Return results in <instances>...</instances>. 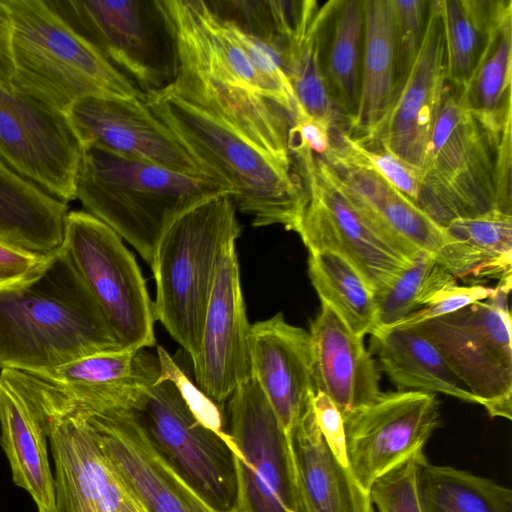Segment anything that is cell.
<instances>
[{"instance_id": "cell-1", "label": "cell", "mask_w": 512, "mask_h": 512, "mask_svg": "<svg viewBox=\"0 0 512 512\" xmlns=\"http://www.w3.org/2000/svg\"><path fill=\"white\" fill-rule=\"evenodd\" d=\"M123 349L62 248L42 273L0 292V369L49 370Z\"/></svg>"}, {"instance_id": "cell-2", "label": "cell", "mask_w": 512, "mask_h": 512, "mask_svg": "<svg viewBox=\"0 0 512 512\" xmlns=\"http://www.w3.org/2000/svg\"><path fill=\"white\" fill-rule=\"evenodd\" d=\"M143 100L204 173L225 187L254 227L282 225L297 232L308 200L294 164L284 163L229 124L189 104L168 87Z\"/></svg>"}, {"instance_id": "cell-3", "label": "cell", "mask_w": 512, "mask_h": 512, "mask_svg": "<svg viewBox=\"0 0 512 512\" xmlns=\"http://www.w3.org/2000/svg\"><path fill=\"white\" fill-rule=\"evenodd\" d=\"M222 194L230 192L206 175L184 174L83 147L76 198L150 266L169 227L189 210Z\"/></svg>"}, {"instance_id": "cell-4", "label": "cell", "mask_w": 512, "mask_h": 512, "mask_svg": "<svg viewBox=\"0 0 512 512\" xmlns=\"http://www.w3.org/2000/svg\"><path fill=\"white\" fill-rule=\"evenodd\" d=\"M12 20V90L67 115L92 96L143 93L47 0H4Z\"/></svg>"}, {"instance_id": "cell-5", "label": "cell", "mask_w": 512, "mask_h": 512, "mask_svg": "<svg viewBox=\"0 0 512 512\" xmlns=\"http://www.w3.org/2000/svg\"><path fill=\"white\" fill-rule=\"evenodd\" d=\"M512 126L486 129L448 85L420 167L445 227L458 217L512 214Z\"/></svg>"}, {"instance_id": "cell-6", "label": "cell", "mask_w": 512, "mask_h": 512, "mask_svg": "<svg viewBox=\"0 0 512 512\" xmlns=\"http://www.w3.org/2000/svg\"><path fill=\"white\" fill-rule=\"evenodd\" d=\"M236 210L229 194L189 210L166 231L150 266L156 283L155 320L191 360L200 348L218 264L240 235Z\"/></svg>"}, {"instance_id": "cell-7", "label": "cell", "mask_w": 512, "mask_h": 512, "mask_svg": "<svg viewBox=\"0 0 512 512\" xmlns=\"http://www.w3.org/2000/svg\"><path fill=\"white\" fill-rule=\"evenodd\" d=\"M126 407L153 443L199 496L217 512H237L236 460L228 433L210 429L191 411L179 388L160 373L158 357L141 353Z\"/></svg>"}, {"instance_id": "cell-8", "label": "cell", "mask_w": 512, "mask_h": 512, "mask_svg": "<svg viewBox=\"0 0 512 512\" xmlns=\"http://www.w3.org/2000/svg\"><path fill=\"white\" fill-rule=\"evenodd\" d=\"M142 93L175 79L178 55L163 0H47Z\"/></svg>"}, {"instance_id": "cell-9", "label": "cell", "mask_w": 512, "mask_h": 512, "mask_svg": "<svg viewBox=\"0 0 512 512\" xmlns=\"http://www.w3.org/2000/svg\"><path fill=\"white\" fill-rule=\"evenodd\" d=\"M61 248L123 349L154 346L155 317L146 282L122 238L87 211L67 213Z\"/></svg>"}, {"instance_id": "cell-10", "label": "cell", "mask_w": 512, "mask_h": 512, "mask_svg": "<svg viewBox=\"0 0 512 512\" xmlns=\"http://www.w3.org/2000/svg\"><path fill=\"white\" fill-rule=\"evenodd\" d=\"M288 150L308 196L296 233L308 252L330 251L345 258L376 296L410 259L352 206L322 158L293 142H288Z\"/></svg>"}, {"instance_id": "cell-11", "label": "cell", "mask_w": 512, "mask_h": 512, "mask_svg": "<svg viewBox=\"0 0 512 512\" xmlns=\"http://www.w3.org/2000/svg\"><path fill=\"white\" fill-rule=\"evenodd\" d=\"M497 288V287H496ZM509 293L416 325L491 417L512 418V346Z\"/></svg>"}, {"instance_id": "cell-12", "label": "cell", "mask_w": 512, "mask_h": 512, "mask_svg": "<svg viewBox=\"0 0 512 512\" xmlns=\"http://www.w3.org/2000/svg\"><path fill=\"white\" fill-rule=\"evenodd\" d=\"M227 404L236 460L237 512H296L287 442L254 378L241 383Z\"/></svg>"}, {"instance_id": "cell-13", "label": "cell", "mask_w": 512, "mask_h": 512, "mask_svg": "<svg viewBox=\"0 0 512 512\" xmlns=\"http://www.w3.org/2000/svg\"><path fill=\"white\" fill-rule=\"evenodd\" d=\"M82 152L67 115L0 84V159L9 168L68 203Z\"/></svg>"}, {"instance_id": "cell-14", "label": "cell", "mask_w": 512, "mask_h": 512, "mask_svg": "<svg viewBox=\"0 0 512 512\" xmlns=\"http://www.w3.org/2000/svg\"><path fill=\"white\" fill-rule=\"evenodd\" d=\"M343 419L348 468L369 493L379 477L424 450L440 426V404L433 393L382 392Z\"/></svg>"}, {"instance_id": "cell-15", "label": "cell", "mask_w": 512, "mask_h": 512, "mask_svg": "<svg viewBox=\"0 0 512 512\" xmlns=\"http://www.w3.org/2000/svg\"><path fill=\"white\" fill-rule=\"evenodd\" d=\"M147 512H217L185 481L124 406L80 415Z\"/></svg>"}, {"instance_id": "cell-16", "label": "cell", "mask_w": 512, "mask_h": 512, "mask_svg": "<svg viewBox=\"0 0 512 512\" xmlns=\"http://www.w3.org/2000/svg\"><path fill=\"white\" fill-rule=\"evenodd\" d=\"M67 117L83 147L103 149L184 174L206 175L149 109L143 95L87 97L77 101Z\"/></svg>"}, {"instance_id": "cell-17", "label": "cell", "mask_w": 512, "mask_h": 512, "mask_svg": "<svg viewBox=\"0 0 512 512\" xmlns=\"http://www.w3.org/2000/svg\"><path fill=\"white\" fill-rule=\"evenodd\" d=\"M40 422L55 466V512H147L81 416L57 415Z\"/></svg>"}, {"instance_id": "cell-18", "label": "cell", "mask_w": 512, "mask_h": 512, "mask_svg": "<svg viewBox=\"0 0 512 512\" xmlns=\"http://www.w3.org/2000/svg\"><path fill=\"white\" fill-rule=\"evenodd\" d=\"M250 330L236 242H232L218 264L200 348L192 360L198 388L221 409L235 389L251 378Z\"/></svg>"}, {"instance_id": "cell-19", "label": "cell", "mask_w": 512, "mask_h": 512, "mask_svg": "<svg viewBox=\"0 0 512 512\" xmlns=\"http://www.w3.org/2000/svg\"><path fill=\"white\" fill-rule=\"evenodd\" d=\"M447 88L439 0H429L420 50L388 115L372 137L420 168ZM358 139V138H357Z\"/></svg>"}, {"instance_id": "cell-20", "label": "cell", "mask_w": 512, "mask_h": 512, "mask_svg": "<svg viewBox=\"0 0 512 512\" xmlns=\"http://www.w3.org/2000/svg\"><path fill=\"white\" fill-rule=\"evenodd\" d=\"M249 354L251 377L273 409L289 451L292 431L316 393L310 334L278 313L251 325Z\"/></svg>"}, {"instance_id": "cell-21", "label": "cell", "mask_w": 512, "mask_h": 512, "mask_svg": "<svg viewBox=\"0 0 512 512\" xmlns=\"http://www.w3.org/2000/svg\"><path fill=\"white\" fill-rule=\"evenodd\" d=\"M340 190L364 219L404 256H440L449 242L437 224L403 193L366 166L331 151L322 158Z\"/></svg>"}, {"instance_id": "cell-22", "label": "cell", "mask_w": 512, "mask_h": 512, "mask_svg": "<svg viewBox=\"0 0 512 512\" xmlns=\"http://www.w3.org/2000/svg\"><path fill=\"white\" fill-rule=\"evenodd\" d=\"M170 91L229 124L278 160L293 164L288 151L292 116L274 100L207 78L178 64Z\"/></svg>"}, {"instance_id": "cell-23", "label": "cell", "mask_w": 512, "mask_h": 512, "mask_svg": "<svg viewBox=\"0 0 512 512\" xmlns=\"http://www.w3.org/2000/svg\"><path fill=\"white\" fill-rule=\"evenodd\" d=\"M309 334L316 391L326 394L343 417L380 396V375L364 337L354 334L331 308L321 304Z\"/></svg>"}, {"instance_id": "cell-24", "label": "cell", "mask_w": 512, "mask_h": 512, "mask_svg": "<svg viewBox=\"0 0 512 512\" xmlns=\"http://www.w3.org/2000/svg\"><path fill=\"white\" fill-rule=\"evenodd\" d=\"M289 457L296 512H374L369 493L325 443L312 405L292 431Z\"/></svg>"}, {"instance_id": "cell-25", "label": "cell", "mask_w": 512, "mask_h": 512, "mask_svg": "<svg viewBox=\"0 0 512 512\" xmlns=\"http://www.w3.org/2000/svg\"><path fill=\"white\" fill-rule=\"evenodd\" d=\"M449 242L437 258L456 278L469 284L495 280L511 291L512 214L500 210L451 220Z\"/></svg>"}, {"instance_id": "cell-26", "label": "cell", "mask_w": 512, "mask_h": 512, "mask_svg": "<svg viewBox=\"0 0 512 512\" xmlns=\"http://www.w3.org/2000/svg\"><path fill=\"white\" fill-rule=\"evenodd\" d=\"M48 437L21 392L0 373V444L14 483L33 498L38 512L56 511L55 477Z\"/></svg>"}, {"instance_id": "cell-27", "label": "cell", "mask_w": 512, "mask_h": 512, "mask_svg": "<svg viewBox=\"0 0 512 512\" xmlns=\"http://www.w3.org/2000/svg\"><path fill=\"white\" fill-rule=\"evenodd\" d=\"M360 97L350 135L373 136L396 100V24L392 0H363Z\"/></svg>"}, {"instance_id": "cell-28", "label": "cell", "mask_w": 512, "mask_h": 512, "mask_svg": "<svg viewBox=\"0 0 512 512\" xmlns=\"http://www.w3.org/2000/svg\"><path fill=\"white\" fill-rule=\"evenodd\" d=\"M370 335L380 368L399 389L442 393L478 404L439 348L415 326H392Z\"/></svg>"}, {"instance_id": "cell-29", "label": "cell", "mask_w": 512, "mask_h": 512, "mask_svg": "<svg viewBox=\"0 0 512 512\" xmlns=\"http://www.w3.org/2000/svg\"><path fill=\"white\" fill-rule=\"evenodd\" d=\"M67 203L17 174L0 159V241L36 253L61 247Z\"/></svg>"}, {"instance_id": "cell-30", "label": "cell", "mask_w": 512, "mask_h": 512, "mask_svg": "<svg viewBox=\"0 0 512 512\" xmlns=\"http://www.w3.org/2000/svg\"><path fill=\"white\" fill-rule=\"evenodd\" d=\"M447 85L462 93L474 74L490 37L511 0H439Z\"/></svg>"}, {"instance_id": "cell-31", "label": "cell", "mask_w": 512, "mask_h": 512, "mask_svg": "<svg viewBox=\"0 0 512 512\" xmlns=\"http://www.w3.org/2000/svg\"><path fill=\"white\" fill-rule=\"evenodd\" d=\"M334 4L335 0L318 4L288 43L283 64L300 111L326 126L330 133H349L330 99L323 67L326 28Z\"/></svg>"}, {"instance_id": "cell-32", "label": "cell", "mask_w": 512, "mask_h": 512, "mask_svg": "<svg viewBox=\"0 0 512 512\" xmlns=\"http://www.w3.org/2000/svg\"><path fill=\"white\" fill-rule=\"evenodd\" d=\"M363 20V0H335L323 47L329 96L349 134L359 106Z\"/></svg>"}, {"instance_id": "cell-33", "label": "cell", "mask_w": 512, "mask_h": 512, "mask_svg": "<svg viewBox=\"0 0 512 512\" xmlns=\"http://www.w3.org/2000/svg\"><path fill=\"white\" fill-rule=\"evenodd\" d=\"M512 12L495 27L465 90L460 93L489 131L499 134L512 125Z\"/></svg>"}, {"instance_id": "cell-34", "label": "cell", "mask_w": 512, "mask_h": 512, "mask_svg": "<svg viewBox=\"0 0 512 512\" xmlns=\"http://www.w3.org/2000/svg\"><path fill=\"white\" fill-rule=\"evenodd\" d=\"M423 512H512V491L490 479L450 466L418 462Z\"/></svg>"}, {"instance_id": "cell-35", "label": "cell", "mask_w": 512, "mask_h": 512, "mask_svg": "<svg viewBox=\"0 0 512 512\" xmlns=\"http://www.w3.org/2000/svg\"><path fill=\"white\" fill-rule=\"evenodd\" d=\"M308 274L321 304L331 308L354 334L364 337L374 331L375 293L350 262L330 251L309 252Z\"/></svg>"}, {"instance_id": "cell-36", "label": "cell", "mask_w": 512, "mask_h": 512, "mask_svg": "<svg viewBox=\"0 0 512 512\" xmlns=\"http://www.w3.org/2000/svg\"><path fill=\"white\" fill-rule=\"evenodd\" d=\"M220 19L277 52L283 61L288 42L311 12L315 0H205ZM284 65V64H283Z\"/></svg>"}, {"instance_id": "cell-37", "label": "cell", "mask_w": 512, "mask_h": 512, "mask_svg": "<svg viewBox=\"0 0 512 512\" xmlns=\"http://www.w3.org/2000/svg\"><path fill=\"white\" fill-rule=\"evenodd\" d=\"M457 284V279L431 253L418 251L390 284L378 293L374 329L388 328L424 306L437 292Z\"/></svg>"}, {"instance_id": "cell-38", "label": "cell", "mask_w": 512, "mask_h": 512, "mask_svg": "<svg viewBox=\"0 0 512 512\" xmlns=\"http://www.w3.org/2000/svg\"><path fill=\"white\" fill-rule=\"evenodd\" d=\"M331 141L332 151L376 172L444 227L440 212L424 184L420 168L397 157L375 140L357 139L345 131H335L331 134Z\"/></svg>"}, {"instance_id": "cell-39", "label": "cell", "mask_w": 512, "mask_h": 512, "mask_svg": "<svg viewBox=\"0 0 512 512\" xmlns=\"http://www.w3.org/2000/svg\"><path fill=\"white\" fill-rule=\"evenodd\" d=\"M138 351L118 349L95 353L49 370L33 373L60 385L109 386L123 382L133 375Z\"/></svg>"}, {"instance_id": "cell-40", "label": "cell", "mask_w": 512, "mask_h": 512, "mask_svg": "<svg viewBox=\"0 0 512 512\" xmlns=\"http://www.w3.org/2000/svg\"><path fill=\"white\" fill-rule=\"evenodd\" d=\"M424 455V450L413 454L372 484L369 495L378 512H423L417 469Z\"/></svg>"}, {"instance_id": "cell-41", "label": "cell", "mask_w": 512, "mask_h": 512, "mask_svg": "<svg viewBox=\"0 0 512 512\" xmlns=\"http://www.w3.org/2000/svg\"><path fill=\"white\" fill-rule=\"evenodd\" d=\"M429 0H392L396 24V98L420 50Z\"/></svg>"}, {"instance_id": "cell-42", "label": "cell", "mask_w": 512, "mask_h": 512, "mask_svg": "<svg viewBox=\"0 0 512 512\" xmlns=\"http://www.w3.org/2000/svg\"><path fill=\"white\" fill-rule=\"evenodd\" d=\"M496 292V287H489L483 284H454L437 292L424 306L411 313L395 326L416 325L453 313L472 303L487 300Z\"/></svg>"}, {"instance_id": "cell-43", "label": "cell", "mask_w": 512, "mask_h": 512, "mask_svg": "<svg viewBox=\"0 0 512 512\" xmlns=\"http://www.w3.org/2000/svg\"><path fill=\"white\" fill-rule=\"evenodd\" d=\"M157 357L160 373L174 381L198 420L217 433H226L222 409L187 377L164 348L158 346Z\"/></svg>"}, {"instance_id": "cell-44", "label": "cell", "mask_w": 512, "mask_h": 512, "mask_svg": "<svg viewBox=\"0 0 512 512\" xmlns=\"http://www.w3.org/2000/svg\"><path fill=\"white\" fill-rule=\"evenodd\" d=\"M51 253L31 252L0 241V292L22 286L38 277Z\"/></svg>"}, {"instance_id": "cell-45", "label": "cell", "mask_w": 512, "mask_h": 512, "mask_svg": "<svg viewBox=\"0 0 512 512\" xmlns=\"http://www.w3.org/2000/svg\"><path fill=\"white\" fill-rule=\"evenodd\" d=\"M312 408L319 431L332 454L348 467L343 416L334 402L323 392L316 391Z\"/></svg>"}, {"instance_id": "cell-46", "label": "cell", "mask_w": 512, "mask_h": 512, "mask_svg": "<svg viewBox=\"0 0 512 512\" xmlns=\"http://www.w3.org/2000/svg\"><path fill=\"white\" fill-rule=\"evenodd\" d=\"M330 130L304 113L297 114L288 132V142L307 148L318 157H326L332 148Z\"/></svg>"}, {"instance_id": "cell-47", "label": "cell", "mask_w": 512, "mask_h": 512, "mask_svg": "<svg viewBox=\"0 0 512 512\" xmlns=\"http://www.w3.org/2000/svg\"><path fill=\"white\" fill-rule=\"evenodd\" d=\"M13 74L12 20L5 1L0 0V84L12 89Z\"/></svg>"}]
</instances>
